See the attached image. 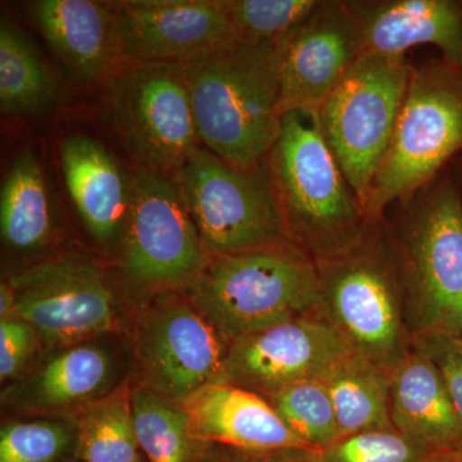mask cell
<instances>
[{
  "instance_id": "obj_1",
  "label": "cell",
  "mask_w": 462,
  "mask_h": 462,
  "mask_svg": "<svg viewBox=\"0 0 462 462\" xmlns=\"http://www.w3.org/2000/svg\"><path fill=\"white\" fill-rule=\"evenodd\" d=\"M282 42H231L184 67L203 147L230 165H263L281 133Z\"/></svg>"
},
{
  "instance_id": "obj_2",
  "label": "cell",
  "mask_w": 462,
  "mask_h": 462,
  "mask_svg": "<svg viewBox=\"0 0 462 462\" xmlns=\"http://www.w3.org/2000/svg\"><path fill=\"white\" fill-rule=\"evenodd\" d=\"M263 165L289 238L314 260L363 238L372 221L325 141L318 111L282 115Z\"/></svg>"
},
{
  "instance_id": "obj_3",
  "label": "cell",
  "mask_w": 462,
  "mask_h": 462,
  "mask_svg": "<svg viewBox=\"0 0 462 462\" xmlns=\"http://www.w3.org/2000/svg\"><path fill=\"white\" fill-rule=\"evenodd\" d=\"M191 300L230 343L294 319L322 315L318 266L293 242L208 254L191 282Z\"/></svg>"
},
{
  "instance_id": "obj_4",
  "label": "cell",
  "mask_w": 462,
  "mask_h": 462,
  "mask_svg": "<svg viewBox=\"0 0 462 462\" xmlns=\"http://www.w3.org/2000/svg\"><path fill=\"white\" fill-rule=\"evenodd\" d=\"M315 263L322 316L356 354L393 370L412 351L413 338L396 252L382 221L352 247Z\"/></svg>"
},
{
  "instance_id": "obj_5",
  "label": "cell",
  "mask_w": 462,
  "mask_h": 462,
  "mask_svg": "<svg viewBox=\"0 0 462 462\" xmlns=\"http://www.w3.org/2000/svg\"><path fill=\"white\" fill-rule=\"evenodd\" d=\"M391 234L412 338H462V203L451 185L436 188Z\"/></svg>"
},
{
  "instance_id": "obj_6",
  "label": "cell",
  "mask_w": 462,
  "mask_h": 462,
  "mask_svg": "<svg viewBox=\"0 0 462 462\" xmlns=\"http://www.w3.org/2000/svg\"><path fill=\"white\" fill-rule=\"evenodd\" d=\"M462 149V74L457 67L413 69L387 156L374 178L365 212L380 221L396 200L425 187Z\"/></svg>"
},
{
  "instance_id": "obj_7",
  "label": "cell",
  "mask_w": 462,
  "mask_h": 462,
  "mask_svg": "<svg viewBox=\"0 0 462 462\" xmlns=\"http://www.w3.org/2000/svg\"><path fill=\"white\" fill-rule=\"evenodd\" d=\"M412 71L403 56L365 51L319 109L325 141L364 208Z\"/></svg>"
},
{
  "instance_id": "obj_8",
  "label": "cell",
  "mask_w": 462,
  "mask_h": 462,
  "mask_svg": "<svg viewBox=\"0 0 462 462\" xmlns=\"http://www.w3.org/2000/svg\"><path fill=\"white\" fill-rule=\"evenodd\" d=\"M109 123L142 169L175 178L199 151L184 67L125 65L107 83Z\"/></svg>"
},
{
  "instance_id": "obj_9",
  "label": "cell",
  "mask_w": 462,
  "mask_h": 462,
  "mask_svg": "<svg viewBox=\"0 0 462 462\" xmlns=\"http://www.w3.org/2000/svg\"><path fill=\"white\" fill-rule=\"evenodd\" d=\"M175 179L207 254L291 242L263 163L242 169L202 147Z\"/></svg>"
},
{
  "instance_id": "obj_10",
  "label": "cell",
  "mask_w": 462,
  "mask_h": 462,
  "mask_svg": "<svg viewBox=\"0 0 462 462\" xmlns=\"http://www.w3.org/2000/svg\"><path fill=\"white\" fill-rule=\"evenodd\" d=\"M121 239L125 272L149 287L193 282L208 258L176 179L142 167Z\"/></svg>"
},
{
  "instance_id": "obj_11",
  "label": "cell",
  "mask_w": 462,
  "mask_h": 462,
  "mask_svg": "<svg viewBox=\"0 0 462 462\" xmlns=\"http://www.w3.org/2000/svg\"><path fill=\"white\" fill-rule=\"evenodd\" d=\"M9 284L16 297L14 318L29 322L48 345H80L114 327V291L90 261L54 258L18 273Z\"/></svg>"
},
{
  "instance_id": "obj_12",
  "label": "cell",
  "mask_w": 462,
  "mask_h": 462,
  "mask_svg": "<svg viewBox=\"0 0 462 462\" xmlns=\"http://www.w3.org/2000/svg\"><path fill=\"white\" fill-rule=\"evenodd\" d=\"M109 3L123 66L191 65L234 42L224 0Z\"/></svg>"
},
{
  "instance_id": "obj_13",
  "label": "cell",
  "mask_w": 462,
  "mask_h": 462,
  "mask_svg": "<svg viewBox=\"0 0 462 462\" xmlns=\"http://www.w3.org/2000/svg\"><path fill=\"white\" fill-rule=\"evenodd\" d=\"M354 352L324 316H306L231 342L217 383L264 397L294 383L324 379Z\"/></svg>"
},
{
  "instance_id": "obj_14",
  "label": "cell",
  "mask_w": 462,
  "mask_h": 462,
  "mask_svg": "<svg viewBox=\"0 0 462 462\" xmlns=\"http://www.w3.org/2000/svg\"><path fill=\"white\" fill-rule=\"evenodd\" d=\"M230 345L196 306L167 302L143 322L138 358L148 388L182 403L220 380Z\"/></svg>"
},
{
  "instance_id": "obj_15",
  "label": "cell",
  "mask_w": 462,
  "mask_h": 462,
  "mask_svg": "<svg viewBox=\"0 0 462 462\" xmlns=\"http://www.w3.org/2000/svg\"><path fill=\"white\" fill-rule=\"evenodd\" d=\"M364 51L346 2H320L282 42L281 115L318 111Z\"/></svg>"
},
{
  "instance_id": "obj_16",
  "label": "cell",
  "mask_w": 462,
  "mask_h": 462,
  "mask_svg": "<svg viewBox=\"0 0 462 462\" xmlns=\"http://www.w3.org/2000/svg\"><path fill=\"white\" fill-rule=\"evenodd\" d=\"M199 442L252 452L311 451L266 398L248 389L212 383L180 403Z\"/></svg>"
},
{
  "instance_id": "obj_17",
  "label": "cell",
  "mask_w": 462,
  "mask_h": 462,
  "mask_svg": "<svg viewBox=\"0 0 462 462\" xmlns=\"http://www.w3.org/2000/svg\"><path fill=\"white\" fill-rule=\"evenodd\" d=\"M30 12L51 50L80 83L107 84L123 67L111 3L38 0Z\"/></svg>"
},
{
  "instance_id": "obj_18",
  "label": "cell",
  "mask_w": 462,
  "mask_h": 462,
  "mask_svg": "<svg viewBox=\"0 0 462 462\" xmlns=\"http://www.w3.org/2000/svg\"><path fill=\"white\" fill-rule=\"evenodd\" d=\"M60 167L69 199L85 229L99 245L123 238L132 178H127L103 143L84 134L60 142Z\"/></svg>"
},
{
  "instance_id": "obj_19",
  "label": "cell",
  "mask_w": 462,
  "mask_h": 462,
  "mask_svg": "<svg viewBox=\"0 0 462 462\" xmlns=\"http://www.w3.org/2000/svg\"><path fill=\"white\" fill-rule=\"evenodd\" d=\"M357 23L364 51L403 56L410 48L436 45L462 67V8L449 0L346 2Z\"/></svg>"
},
{
  "instance_id": "obj_20",
  "label": "cell",
  "mask_w": 462,
  "mask_h": 462,
  "mask_svg": "<svg viewBox=\"0 0 462 462\" xmlns=\"http://www.w3.org/2000/svg\"><path fill=\"white\" fill-rule=\"evenodd\" d=\"M389 376L394 430L433 454L462 452V422L436 365L412 346Z\"/></svg>"
},
{
  "instance_id": "obj_21",
  "label": "cell",
  "mask_w": 462,
  "mask_h": 462,
  "mask_svg": "<svg viewBox=\"0 0 462 462\" xmlns=\"http://www.w3.org/2000/svg\"><path fill=\"white\" fill-rule=\"evenodd\" d=\"M114 361L105 348L75 345L63 349L12 389L16 406L35 411L93 402L114 375Z\"/></svg>"
},
{
  "instance_id": "obj_22",
  "label": "cell",
  "mask_w": 462,
  "mask_h": 462,
  "mask_svg": "<svg viewBox=\"0 0 462 462\" xmlns=\"http://www.w3.org/2000/svg\"><path fill=\"white\" fill-rule=\"evenodd\" d=\"M53 200L35 152H21L5 176L0 193V231L5 247L38 251L53 234Z\"/></svg>"
},
{
  "instance_id": "obj_23",
  "label": "cell",
  "mask_w": 462,
  "mask_h": 462,
  "mask_svg": "<svg viewBox=\"0 0 462 462\" xmlns=\"http://www.w3.org/2000/svg\"><path fill=\"white\" fill-rule=\"evenodd\" d=\"M336 410L340 436L394 430L388 370L351 354L322 379Z\"/></svg>"
},
{
  "instance_id": "obj_24",
  "label": "cell",
  "mask_w": 462,
  "mask_h": 462,
  "mask_svg": "<svg viewBox=\"0 0 462 462\" xmlns=\"http://www.w3.org/2000/svg\"><path fill=\"white\" fill-rule=\"evenodd\" d=\"M56 81L20 27L0 25V108L3 115H36L56 100Z\"/></svg>"
},
{
  "instance_id": "obj_25",
  "label": "cell",
  "mask_w": 462,
  "mask_h": 462,
  "mask_svg": "<svg viewBox=\"0 0 462 462\" xmlns=\"http://www.w3.org/2000/svg\"><path fill=\"white\" fill-rule=\"evenodd\" d=\"M134 427L149 462H199L205 442L190 430L181 404L149 388L132 392Z\"/></svg>"
},
{
  "instance_id": "obj_26",
  "label": "cell",
  "mask_w": 462,
  "mask_h": 462,
  "mask_svg": "<svg viewBox=\"0 0 462 462\" xmlns=\"http://www.w3.org/2000/svg\"><path fill=\"white\" fill-rule=\"evenodd\" d=\"M134 427L132 392L116 391L88 403L76 425L81 462H141Z\"/></svg>"
},
{
  "instance_id": "obj_27",
  "label": "cell",
  "mask_w": 462,
  "mask_h": 462,
  "mask_svg": "<svg viewBox=\"0 0 462 462\" xmlns=\"http://www.w3.org/2000/svg\"><path fill=\"white\" fill-rule=\"evenodd\" d=\"M263 398L289 430L312 449L327 448L342 438L336 410L322 380L294 383Z\"/></svg>"
},
{
  "instance_id": "obj_28",
  "label": "cell",
  "mask_w": 462,
  "mask_h": 462,
  "mask_svg": "<svg viewBox=\"0 0 462 462\" xmlns=\"http://www.w3.org/2000/svg\"><path fill=\"white\" fill-rule=\"evenodd\" d=\"M319 0H224L234 42H281L314 14Z\"/></svg>"
},
{
  "instance_id": "obj_29",
  "label": "cell",
  "mask_w": 462,
  "mask_h": 462,
  "mask_svg": "<svg viewBox=\"0 0 462 462\" xmlns=\"http://www.w3.org/2000/svg\"><path fill=\"white\" fill-rule=\"evenodd\" d=\"M433 452L396 430L343 437L303 454L302 462H430Z\"/></svg>"
},
{
  "instance_id": "obj_30",
  "label": "cell",
  "mask_w": 462,
  "mask_h": 462,
  "mask_svg": "<svg viewBox=\"0 0 462 462\" xmlns=\"http://www.w3.org/2000/svg\"><path fill=\"white\" fill-rule=\"evenodd\" d=\"M72 438L74 431L65 422H8L0 433V462H57Z\"/></svg>"
},
{
  "instance_id": "obj_31",
  "label": "cell",
  "mask_w": 462,
  "mask_h": 462,
  "mask_svg": "<svg viewBox=\"0 0 462 462\" xmlns=\"http://www.w3.org/2000/svg\"><path fill=\"white\" fill-rule=\"evenodd\" d=\"M412 346L436 365L462 422V338L424 334L413 338Z\"/></svg>"
},
{
  "instance_id": "obj_32",
  "label": "cell",
  "mask_w": 462,
  "mask_h": 462,
  "mask_svg": "<svg viewBox=\"0 0 462 462\" xmlns=\"http://www.w3.org/2000/svg\"><path fill=\"white\" fill-rule=\"evenodd\" d=\"M36 334L29 322L18 318L0 322V378L5 380L20 372L35 348Z\"/></svg>"
},
{
  "instance_id": "obj_33",
  "label": "cell",
  "mask_w": 462,
  "mask_h": 462,
  "mask_svg": "<svg viewBox=\"0 0 462 462\" xmlns=\"http://www.w3.org/2000/svg\"><path fill=\"white\" fill-rule=\"evenodd\" d=\"M305 452H252L216 443H205L199 462H302Z\"/></svg>"
},
{
  "instance_id": "obj_34",
  "label": "cell",
  "mask_w": 462,
  "mask_h": 462,
  "mask_svg": "<svg viewBox=\"0 0 462 462\" xmlns=\"http://www.w3.org/2000/svg\"><path fill=\"white\" fill-rule=\"evenodd\" d=\"M16 309V297L14 289L9 282H2L0 285V318L2 320L14 318Z\"/></svg>"
},
{
  "instance_id": "obj_35",
  "label": "cell",
  "mask_w": 462,
  "mask_h": 462,
  "mask_svg": "<svg viewBox=\"0 0 462 462\" xmlns=\"http://www.w3.org/2000/svg\"><path fill=\"white\" fill-rule=\"evenodd\" d=\"M430 462H462V452L436 455Z\"/></svg>"
}]
</instances>
